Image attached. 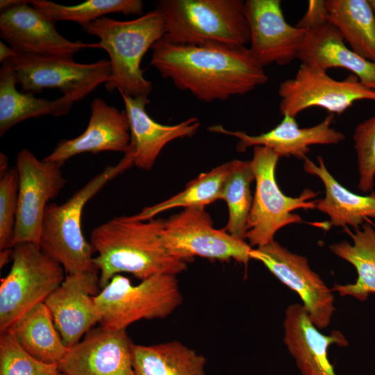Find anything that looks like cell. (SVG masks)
Masks as SVG:
<instances>
[{
    "mask_svg": "<svg viewBox=\"0 0 375 375\" xmlns=\"http://www.w3.org/2000/svg\"><path fill=\"white\" fill-rule=\"evenodd\" d=\"M151 49V65L162 78L206 103L245 94L268 81L245 47L178 44L162 38Z\"/></svg>",
    "mask_w": 375,
    "mask_h": 375,
    "instance_id": "obj_1",
    "label": "cell"
},
{
    "mask_svg": "<svg viewBox=\"0 0 375 375\" xmlns=\"http://www.w3.org/2000/svg\"><path fill=\"white\" fill-rule=\"evenodd\" d=\"M165 222L121 216L93 228L90 242L97 253L93 264L100 272V288L122 272L143 281L156 274L176 276L186 270L188 262L172 256L162 242Z\"/></svg>",
    "mask_w": 375,
    "mask_h": 375,
    "instance_id": "obj_2",
    "label": "cell"
},
{
    "mask_svg": "<svg viewBox=\"0 0 375 375\" xmlns=\"http://www.w3.org/2000/svg\"><path fill=\"white\" fill-rule=\"evenodd\" d=\"M81 26L85 32L99 38L101 49L110 57L111 74L105 83L106 90L148 97L153 86L144 77L140 64L148 50L165 33L160 11L156 8L128 21L103 17Z\"/></svg>",
    "mask_w": 375,
    "mask_h": 375,
    "instance_id": "obj_3",
    "label": "cell"
},
{
    "mask_svg": "<svg viewBox=\"0 0 375 375\" xmlns=\"http://www.w3.org/2000/svg\"><path fill=\"white\" fill-rule=\"evenodd\" d=\"M133 165L132 156L126 152L117 165L106 166L67 201L49 203L46 208L39 247L59 262L67 274L97 270L93 264L94 249L83 234V208L109 181Z\"/></svg>",
    "mask_w": 375,
    "mask_h": 375,
    "instance_id": "obj_4",
    "label": "cell"
},
{
    "mask_svg": "<svg viewBox=\"0 0 375 375\" xmlns=\"http://www.w3.org/2000/svg\"><path fill=\"white\" fill-rule=\"evenodd\" d=\"M156 8L162 15V37L175 44H222L245 47L250 30L242 0H160Z\"/></svg>",
    "mask_w": 375,
    "mask_h": 375,
    "instance_id": "obj_5",
    "label": "cell"
},
{
    "mask_svg": "<svg viewBox=\"0 0 375 375\" xmlns=\"http://www.w3.org/2000/svg\"><path fill=\"white\" fill-rule=\"evenodd\" d=\"M94 301L100 326L118 331L140 319L169 316L181 306L183 296L176 275L156 274L134 285L117 274Z\"/></svg>",
    "mask_w": 375,
    "mask_h": 375,
    "instance_id": "obj_6",
    "label": "cell"
},
{
    "mask_svg": "<svg viewBox=\"0 0 375 375\" xmlns=\"http://www.w3.org/2000/svg\"><path fill=\"white\" fill-rule=\"evenodd\" d=\"M279 156L271 149L253 147L251 167L255 176L256 191L247 219L245 239L249 244L260 247L274 240L281 228L302 222L301 217L292 213L297 209H315L318 200L310 201L317 193L306 189L299 197H290L280 190L275 169Z\"/></svg>",
    "mask_w": 375,
    "mask_h": 375,
    "instance_id": "obj_7",
    "label": "cell"
},
{
    "mask_svg": "<svg viewBox=\"0 0 375 375\" xmlns=\"http://www.w3.org/2000/svg\"><path fill=\"white\" fill-rule=\"evenodd\" d=\"M12 248V266L0 285L1 333L29 309L44 302L66 276L62 266L38 245L25 242Z\"/></svg>",
    "mask_w": 375,
    "mask_h": 375,
    "instance_id": "obj_8",
    "label": "cell"
},
{
    "mask_svg": "<svg viewBox=\"0 0 375 375\" xmlns=\"http://www.w3.org/2000/svg\"><path fill=\"white\" fill-rule=\"evenodd\" d=\"M3 63L13 72L22 92L34 94L44 89H58L75 102L106 83L111 74L106 59L82 64L63 57L17 54Z\"/></svg>",
    "mask_w": 375,
    "mask_h": 375,
    "instance_id": "obj_9",
    "label": "cell"
},
{
    "mask_svg": "<svg viewBox=\"0 0 375 375\" xmlns=\"http://www.w3.org/2000/svg\"><path fill=\"white\" fill-rule=\"evenodd\" d=\"M162 240L173 257L191 262L195 256L247 265L251 247L224 229H216L204 207L187 208L165 219Z\"/></svg>",
    "mask_w": 375,
    "mask_h": 375,
    "instance_id": "obj_10",
    "label": "cell"
},
{
    "mask_svg": "<svg viewBox=\"0 0 375 375\" xmlns=\"http://www.w3.org/2000/svg\"><path fill=\"white\" fill-rule=\"evenodd\" d=\"M278 94L281 115L294 117L313 106L340 115L356 101H375V90L365 86L356 76L338 81L326 71L303 63L294 78L280 83Z\"/></svg>",
    "mask_w": 375,
    "mask_h": 375,
    "instance_id": "obj_11",
    "label": "cell"
},
{
    "mask_svg": "<svg viewBox=\"0 0 375 375\" xmlns=\"http://www.w3.org/2000/svg\"><path fill=\"white\" fill-rule=\"evenodd\" d=\"M61 167L56 162L39 160L27 149L18 153V207L12 247L25 242L39 246L46 208L67 181Z\"/></svg>",
    "mask_w": 375,
    "mask_h": 375,
    "instance_id": "obj_12",
    "label": "cell"
},
{
    "mask_svg": "<svg viewBox=\"0 0 375 375\" xmlns=\"http://www.w3.org/2000/svg\"><path fill=\"white\" fill-rule=\"evenodd\" d=\"M250 256L298 294L318 329L329 325L335 311L334 295L320 276L310 269L306 257L292 253L275 240L252 249Z\"/></svg>",
    "mask_w": 375,
    "mask_h": 375,
    "instance_id": "obj_13",
    "label": "cell"
},
{
    "mask_svg": "<svg viewBox=\"0 0 375 375\" xmlns=\"http://www.w3.org/2000/svg\"><path fill=\"white\" fill-rule=\"evenodd\" d=\"M28 2L0 14V35L17 54H37L73 59L76 52L87 48L101 49L100 44L71 41L61 35L56 22Z\"/></svg>",
    "mask_w": 375,
    "mask_h": 375,
    "instance_id": "obj_14",
    "label": "cell"
},
{
    "mask_svg": "<svg viewBox=\"0 0 375 375\" xmlns=\"http://www.w3.org/2000/svg\"><path fill=\"white\" fill-rule=\"evenodd\" d=\"M251 54L263 67L290 64L297 58L306 31L288 24L280 0L244 1Z\"/></svg>",
    "mask_w": 375,
    "mask_h": 375,
    "instance_id": "obj_15",
    "label": "cell"
},
{
    "mask_svg": "<svg viewBox=\"0 0 375 375\" xmlns=\"http://www.w3.org/2000/svg\"><path fill=\"white\" fill-rule=\"evenodd\" d=\"M97 270L67 274L44 301L65 345L71 348L99 323L94 297L99 293Z\"/></svg>",
    "mask_w": 375,
    "mask_h": 375,
    "instance_id": "obj_16",
    "label": "cell"
},
{
    "mask_svg": "<svg viewBox=\"0 0 375 375\" xmlns=\"http://www.w3.org/2000/svg\"><path fill=\"white\" fill-rule=\"evenodd\" d=\"M126 329L91 328L58 364L67 375H135Z\"/></svg>",
    "mask_w": 375,
    "mask_h": 375,
    "instance_id": "obj_17",
    "label": "cell"
},
{
    "mask_svg": "<svg viewBox=\"0 0 375 375\" xmlns=\"http://www.w3.org/2000/svg\"><path fill=\"white\" fill-rule=\"evenodd\" d=\"M334 115L330 114L319 124L300 128L295 117L283 115L282 121L272 130L258 135L240 131H228L222 125L208 128L210 132L231 135L238 139L236 149L243 152L251 147L263 146L273 150L279 157L294 156L304 160L312 144H338L345 139L342 132L331 127Z\"/></svg>",
    "mask_w": 375,
    "mask_h": 375,
    "instance_id": "obj_18",
    "label": "cell"
},
{
    "mask_svg": "<svg viewBox=\"0 0 375 375\" xmlns=\"http://www.w3.org/2000/svg\"><path fill=\"white\" fill-rule=\"evenodd\" d=\"M131 140L129 123L124 111L108 105L101 98L91 103V115L87 128L80 135L60 141L44 159L61 165L72 157L102 151L125 153Z\"/></svg>",
    "mask_w": 375,
    "mask_h": 375,
    "instance_id": "obj_19",
    "label": "cell"
},
{
    "mask_svg": "<svg viewBox=\"0 0 375 375\" xmlns=\"http://www.w3.org/2000/svg\"><path fill=\"white\" fill-rule=\"evenodd\" d=\"M121 95L129 123L131 140L127 151L132 156L133 165L141 169L151 170L165 145L177 138L192 137L200 126L197 117L174 125L161 124L146 111L150 103L148 97Z\"/></svg>",
    "mask_w": 375,
    "mask_h": 375,
    "instance_id": "obj_20",
    "label": "cell"
},
{
    "mask_svg": "<svg viewBox=\"0 0 375 375\" xmlns=\"http://www.w3.org/2000/svg\"><path fill=\"white\" fill-rule=\"evenodd\" d=\"M283 341L301 375H337L328 358L331 344L347 346L339 331L325 335L314 325L303 305H290L286 310Z\"/></svg>",
    "mask_w": 375,
    "mask_h": 375,
    "instance_id": "obj_21",
    "label": "cell"
},
{
    "mask_svg": "<svg viewBox=\"0 0 375 375\" xmlns=\"http://www.w3.org/2000/svg\"><path fill=\"white\" fill-rule=\"evenodd\" d=\"M305 31L297 56L301 63L326 72L332 67L349 70L365 86L375 90V63L347 47L340 32L330 22Z\"/></svg>",
    "mask_w": 375,
    "mask_h": 375,
    "instance_id": "obj_22",
    "label": "cell"
},
{
    "mask_svg": "<svg viewBox=\"0 0 375 375\" xmlns=\"http://www.w3.org/2000/svg\"><path fill=\"white\" fill-rule=\"evenodd\" d=\"M304 171L318 176L325 188V197L318 200L316 208L330 217L333 226L358 228L369 218L375 219V192L361 196L349 191L331 174L324 160L317 156L318 165L306 157Z\"/></svg>",
    "mask_w": 375,
    "mask_h": 375,
    "instance_id": "obj_23",
    "label": "cell"
},
{
    "mask_svg": "<svg viewBox=\"0 0 375 375\" xmlns=\"http://www.w3.org/2000/svg\"><path fill=\"white\" fill-rule=\"evenodd\" d=\"M11 69L2 63L0 69V136L12 127L29 118L44 115H67L75 103L65 95L53 101L35 97L33 94L19 92Z\"/></svg>",
    "mask_w": 375,
    "mask_h": 375,
    "instance_id": "obj_24",
    "label": "cell"
},
{
    "mask_svg": "<svg viewBox=\"0 0 375 375\" xmlns=\"http://www.w3.org/2000/svg\"><path fill=\"white\" fill-rule=\"evenodd\" d=\"M7 331L27 353L44 363L58 365L69 349L44 302L24 313Z\"/></svg>",
    "mask_w": 375,
    "mask_h": 375,
    "instance_id": "obj_25",
    "label": "cell"
},
{
    "mask_svg": "<svg viewBox=\"0 0 375 375\" xmlns=\"http://www.w3.org/2000/svg\"><path fill=\"white\" fill-rule=\"evenodd\" d=\"M135 375H206V358L177 340L153 345L132 344Z\"/></svg>",
    "mask_w": 375,
    "mask_h": 375,
    "instance_id": "obj_26",
    "label": "cell"
},
{
    "mask_svg": "<svg viewBox=\"0 0 375 375\" xmlns=\"http://www.w3.org/2000/svg\"><path fill=\"white\" fill-rule=\"evenodd\" d=\"M351 237L353 243L342 241L329 246L330 250L340 258L354 266L358 278L354 283L335 285L331 290L341 296H352L360 301L375 293V231L369 223L356 228L355 233L344 228Z\"/></svg>",
    "mask_w": 375,
    "mask_h": 375,
    "instance_id": "obj_27",
    "label": "cell"
},
{
    "mask_svg": "<svg viewBox=\"0 0 375 375\" xmlns=\"http://www.w3.org/2000/svg\"><path fill=\"white\" fill-rule=\"evenodd\" d=\"M325 6L350 49L375 63V15L368 0H325Z\"/></svg>",
    "mask_w": 375,
    "mask_h": 375,
    "instance_id": "obj_28",
    "label": "cell"
},
{
    "mask_svg": "<svg viewBox=\"0 0 375 375\" xmlns=\"http://www.w3.org/2000/svg\"><path fill=\"white\" fill-rule=\"evenodd\" d=\"M231 165V161H229L208 172L201 174L181 192L157 204L146 207L138 214L131 217L135 220L145 221L174 208H205L206 205L220 199Z\"/></svg>",
    "mask_w": 375,
    "mask_h": 375,
    "instance_id": "obj_29",
    "label": "cell"
},
{
    "mask_svg": "<svg viewBox=\"0 0 375 375\" xmlns=\"http://www.w3.org/2000/svg\"><path fill=\"white\" fill-rule=\"evenodd\" d=\"M231 164L220 198L226 202L229 213L224 229L233 236L244 240L253 202L250 186L255 176L251 160L235 159L231 160Z\"/></svg>",
    "mask_w": 375,
    "mask_h": 375,
    "instance_id": "obj_30",
    "label": "cell"
},
{
    "mask_svg": "<svg viewBox=\"0 0 375 375\" xmlns=\"http://www.w3.org/2000/svg\"><path fill=\"white\" fill-rule=\"evenodd\" d=\"M30 4L54 22L69 21L81 26L110 13L142 15L144 9L141 0H88L74 6L48 0H31Z\"/></svg>",
    "mask_w": 375,
    "mask_h": 375,
    "instance_id": "obj_31",
    "label": "cell"
},
{
    "mask_svg": "<svg viewBox=\"0 0 375 375\" xmlns=\"http://www.w3.org/2000/svg\"><path fill=\"white\" fill-rule=\"evenodd\" d=\"M58 364L40 362L27 353L8 331L0 337V375H56Z\"/></svg>",
    "mask_w": 375,
    "mask_h": 375,
    "instance_id": "obj_32",
    "label": "cell"
},
{
    "mask_svg": "<svg viewBox=\"0 0 375 375\" xmlns=\"http://www.w3.org/2000/svg\"><path fill=\"white\" fill-rule=\"evenodd\" d=\"M19 178L16 167L0 175V250L12 248L18 207Z\"/></svg>",
    "mask_w": 375,
    "mask_h": 375,
    "instance_id": "obj_33",
    "label": "cell"
},
{
    "mask_svg": "<svg viewBox=\"0 0 375 375\" xmlns=\"http://www.w3.org/2000/svg\"><path fill=\"white\" fill-rule=\"evenodd\" d=\"M359 172L358 189L372 190L375 176V115L359 124L353 136Z\"/></svg>",
    "mask_w": 375,
    "mask_h": 375,
    "instance_id": "obj_34",
    "label": "cell"
},
{
    "mask_svg": "<svg viewBox=\"0 0 375 375\" xmlns=\"http://www.w3.org/2000/svg\"><path fill=\"white\" fill-rule=\"evenodd\" d=\"M329 22L325 0H310L307 11L296 24L299 28L308 31Z\"/></svg>",
    "mask_w": 375,
    "mask_h": 375,
    "instance_id": "obj_35",
    "label": "cell"
},
{
    "mask_svg": "<svg viewBox=\"0 0 375 375\" xmlns=\"http://www.w3.org/2000/svg\"><path fill=\"white\" fill-rule=\"evenodd\" d=\"M17 53L10 47L3 42H0V62L3 63L7 60L14 57Z\"/></svg>",
    "mask_w": 375,
    "mask_h": 375,
    "instance_id": "obj_36",
    "label": "cell"
},
{
    "mask_svg": "<svg viewBox=\"0 0 375 375\" xmlns=\"http://www.w3.org/2000/svg\"><path fill=\"white\" fill-rule=\"evenodd\" d=\"M29 1L24 0H1L0 1V10L3 12L9 8L15 7L18 5L28 2Z\"/></svg>",
    "mask_w": 375,
    "mask_h": 375,
    "instance_id": "obj_37",
    "label": "cell"
},
{
    "mask_svg": "<svg viewBox=\"0 0 375 375\" xmlns=\"http://www.w3.org/2000/svg\"><path fill=\"white\" fill-rule=\"evenodd\" d=\"M12 248L6 249L0 253V267H4L10 260H12Z\"/></svg>",
    "mask_w": 375,
    "mask_h": 375,
    "instance_id": "obj_38",
    "label": "cell"
},
{
    "mask_svg": "<svg viewBox=\"0 0 375 375\" xmlns=\"http://www.w3.org/2000/svg\"><path fill=\"white\" fill-rule=\"evenodd\" d=\"M8 167V157L2 152L0 153V175L5 173Z\"/></svg>",
    "mask_w": 375,
    "mask_h": 375,
    "instance_id": "obj_39",
    "label": "cell"
},
{
    "mask_svg": "<svg viewBox=\"0 0 375 375\" xmlns=\"http://www.w3.org/2000/svg\"><path fill=\"white\" fill-rule=\"evenodd\" d=\"M368 2L374 12V14L375 15V0H368Z\"/></svg>",
    "mask_w": 375,
    "mask_h": 375,
    "instance_id": "obj_40",
    "label": "cell"
},
{
    "mask_svg": "<svg viewBox=\"0 0 375 375\" xmlns=\"http://www.w3.org/2000/svg\"><path fill=\"white\" fill-rule=\"evenodd\" d=\"M56 375H67V374L59 371Z\"/></svg>",
    "mask_w": 375,
    "mask_h": 375,
    "instance_id": "obj_41",
    "label": "cell"
}]
</instances>
